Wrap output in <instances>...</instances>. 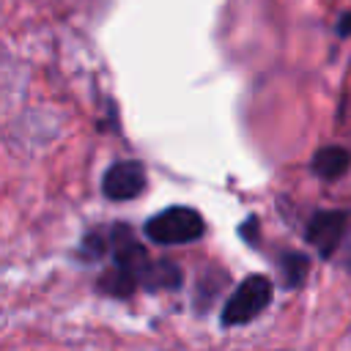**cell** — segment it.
I'll use <instances>...</instances> for the list:
<instances>
[{"label":"cell","mask_w":351,"mask_h":351,"mask_svg":"<svg viewBox=\"0 0 351 351\" xmlns=\"http://www.w3.org/2000/svg\"><path fill=\"white\" fill-rule=\"evenodd\" d=\"M143 233L154 244H189L206 233V222L200 211L189 206H170L148 217L143 225Z\"/></svg>","instance_id":"cell-1"},{"label":"cell","mask_w":351,"mask_h":351,"mask_svg":"<svg viewBox=\"0 0 351 351\" xmlns=\"http://www.w3.org/2000/svg\"><path fill=\"white\" fill-rule=\"evenodd\" d=\"M271 296H274V285L269 277L263 274L244 277L241 285H236V291L222 304V315H219L222 326H241L255 321L271 304Z\"/></svg>","instance_id":"cell-2"},{"label":"cell","mask_w":351,"mask_h":351,"mask_svg":"<svg viewBox=\"0 0 351 351\" xmlns=\"http://www.w3.org/2000/svg\"><path fill=\"white\" fill-rule=\"evenodd\" d=\"M346 228H348V211H340V208H324V211H315L310 219H307V228H304V239L310 247H315V252L321 258H332L346 236Z\"/></svg>","instance_id":"cell-3"},{"label":"cell","mask_w":351,"mask_h":351,"mask_svg":"<svg viewBox=\"0 0 351 351\" xmlns=\"http://www.w3.org/2000/svg\"><path fill=\"white\" fill-rule=\"evenodd\" d=\"M143 189H145V167L137 159H121L110 165L101 178V195L115 203L132 200L143 195Z\"/></svg>","instance_id":"cell-4"},{"label":"cell","mask_w":351,"mask_h":351,"mask_svg":"<svg viewBox=\"0 0 351 351\" xmlns=\"http://www.w3.org/2000/svg\"><path fill=\"white\" fill-rule=\"evenodd\" d=\"M181 282H184V271L170 258L151 261L145 266V271H143V280H140V285L145 291H154V293H159V291H176V288H181Z\"/></svg>","instance_id":"cell-5"},{"label":"cell","mask_w":351,"mask_h":351,"mask_svg":"<svg viewBox=\"0 0 351 351\" xmlns=\"http://www.w3.org/2000/svg\"><path fill=\"white\" fill-rule=\"evenodd\" d=\"M351 165V151L343 148V145H324L313 154V162H310V170L324 178V181H335L340 178Z\"/></svg>","instance_id":"cell-6"},{"label":"cell","mask_w":351,"mask_h":351,"mask_svg":"<svg viewBox=\"0 0 351 351\" xmlns=\"http://www.w3.org/2000/svg\"><path fill=\"white\" fill-rule=\"evenodd\" d=\"M277 269L288 288H299L302 280L310 274V258L299 250H285L277 255Z\"/></svg>","instance_id":"cell-7"},{"label":"cell","mask_w":351,"mask_h":351,"mask_svg":"<svg viewBox=\"0 0 351 351\" xmlns=\"http://www.w3.org/2000/svg\"><path fill=\"white\" fill-rule=\"evenodd\" d=\"M241 236H244L250 244H255V241H258V222H255V217H250V222L241 228Z\"/></svg>","instance_id":"cell-8"},{"label":"cell","mask_w":351,"mask_h":351,"mask_svg":"<svg viewBox=\"0 0 351 351\" xmlns=\"http://www.w3.org/2000/svg\"><path fill=\"white\" fill-rule=\"evenodd\" d=\"M351 33V14L346 11L343 16H340V25H337V36H348Z\"/></svg>","instance_id":"cell-9"}]
</instances>
